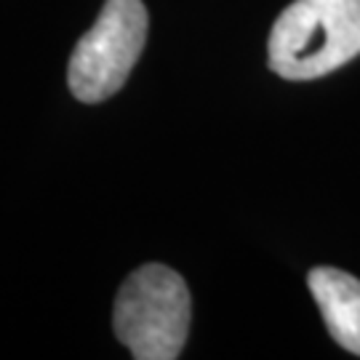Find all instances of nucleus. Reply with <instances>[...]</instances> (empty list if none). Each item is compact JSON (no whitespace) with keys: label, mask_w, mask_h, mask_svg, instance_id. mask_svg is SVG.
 <instances>
[{"label":"nucleus","mask_w":360,"mask_h":360,"mask_svg":"<svg viewBox=\"0 0 360 360\" xmlns=\"http://www.w3.org/2000/svg\"><path fill=\"white\" fill-rule=\"evenodd\" d=\"M142 0H107L89 32L77 40L67 67L72 96L86 104L110 99L123 89L147 40Z\"/></svg>","instance_id":"3"},{"label":"nucleus","mask_w":360,"mask_h":360,"mask_svg":"<svg viewBox=\"0 0 360 360\" xmlns=\"http://www.w3.org/2000/svg\"><path fill=\"white\" fill-rule=\"evenodd\" d=\"M270 67L285 80H315L360 53V0H294L270 32Z\"/></svg>","instance_id":"1"},{"label":"nucleus","mask_w":360,"mask_h":360,"mask_svg":"<svg viewBox=\"0 0 360 360\" xmlns=\"http://www.w3.org/2000/svg\"><path fill=\"white\" fill-rule=\"evenodd\" d=\"M307 285L328 331L342 347L360 355V281L334 267H315Z\"/></svg>","instance_id":"4"},{"label":"nucleus","mask_w":360,"mask_h":360,"mask_svg":"<svg viewBox=\"0 0 360 360\" xmlns=\"http://www.w3.org/2000/svg\"><path fill=\"white\" fill-rule=\"evenodd\" d=\"M190 318V291L179 272L166 264H144L120 285L112 326L136 360H174L187 342Z\"/></svg>","instance_id":"2"}]
</instances>
